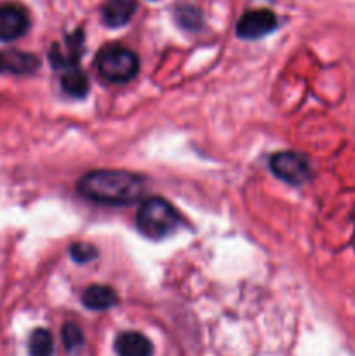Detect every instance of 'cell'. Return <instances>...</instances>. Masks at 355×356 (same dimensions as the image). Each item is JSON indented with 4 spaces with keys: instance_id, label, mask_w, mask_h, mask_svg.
<instances>
[{
    "instance_id": "8",
    "label": "cell",
    "mask_w": 355,
    "mask_h": 356,
    "mask_svg": "<svg viewBox=\"0 0 355 356\" xmlns=\"http://www.w3.org/2000/svg\"><path fill=\"white\" fill-rule=\"evenodd\" d=\"M40 61L30 52L21 51H0V73L13 75H26L38 68Z\"/></svg>"
},
{
    "instance_id": "10",
    "label": "cell",
    "mask_w": 355,
    "mask_h": 356,
    "mask_svg": "<svg viewBox=\"0 0 355 356\" xmlns=\"http://www.w3.org/2000/svg\"><path fill=\"white\" fill-rule=\"evenodd\" d=\"M115 351L118 356H152L153 346L143 334L129 330L115 339Z\"/></svg>"
},
{
    "instance_id": "16",
    "label": "cell",
    "mask_w": 355,
    "mask_h": 356,
    "mask_svg": "<svg viewBox=\"0 0 355 356\" xmlns=\"http://www.w3.org/2000/svg\"><path fill=\"white\" fill-rule=\"evenodd\" d=\"M70 256H72L77 263H89V261H93L94 257L97 256V250L96 247L90 245V243L80 242L73 243V245L70 247Z\"/></svg>"
},
{
    "instance_id": "9",
    "label": "cell",
    "mask_w": 355,
    "mask_h": 356,
    "mask_svg": "<svg viewBox=\"0 0 355 356\" xmlns=\"http://www.w3.org/2000/svg\"><path fill=\"white\" fill-rule=\"evenodd\" d=\"M136 9H138L136 0H106L103 9H101V16H103L106 26L118 28L131 21Z\"/></svg>"
},
{
    "instance_id": "6",
    "label": "cell",
    "mask_w": 355,
    "mask_h": 356,
    "mask_svg": "<svg viewBox=\"0 0 355 356\" xmlns=\"http://www.w3.org/2000/svg\"><path fill=\"white\" fill-rule=\"evenodd\" d=\"M28 28H30V16L24 7L17 3L0 6V40H16L26 33Z\"/></svg>"
},
{
    "instance_id": "7",
    "label": "cell",
    "mask_w": 355,
    "mask_h": 356,
    "mask_svg": "<svg viewBox=\"0 0 355 356\" xmlns=\"http://www.w3.org/2000/svg\"><path fill=\"white\" fill-rule=\"evenodd\" d=\"M82 47H84V31L77 30L73 35L66 37V51H61L58 44H54L49 52V59L51 65L56 70H70L77 68V63L82 58Z\"/></svg>"
},
{
    "instance_id": "5",
    "label": "cell",
    "mask_w": 355,
    "mask_h": 356,
    "mask_svg": "<svg viewBox=\"0 0 355 356\" xmlns=\"http://www.w3.org/2000/svg\"><path fill=\"white\" fill-rule=\"evenodd\" d=\"M277 28V16L268 9H254L244 14L237 23V35L247 40H256Z\"/></svg>"
},
{
    "instance_id": "12",
    "label": "cell",
    "mask_w": 355,
    "mask_h": 356,
    "mask_svg": "<svg viewBox=\"0 0 355 356\" xmlns=\"http://www.w3.org/2000/svg\"><path fill=\"white\" fill-rule=\"evenodd\" d=\"M61 87L68 96L84 97L89 90V79L82 70L70 68L61 76Z\"/></svg>"
},
{
    "instance_id": "3",
    "label": "cell",
    "mask_w": 355,
    "mask_h": 356,
    "mask_svg": "<svg viewBox=\"0 0 355 356\" xmlns=\"http://www.w3.org/2000/svg\"><path fill=\"white\" fill-rule=\"evenodd\" d=\"M96 68L104 80L113 83L129 82L139 70V59L131 49L118 44L104 45L96 56Z\"/></svg>"
},
{
    "instance_id": "15",
    "label": "cell",
    "mask_w": 355,
    "mask_h": 356,
    "mask_svg": "<svg viewBox=\"0 0 355 356\" xmlns=\"http://www.w3.org/2000/svg\"><path fill=\"white\" fill-rule=\"evenodd\" d=\"M176 19L187 30H197L200 26V14L194 7H180L176 10Z\"/></svg>"
},
{
    "instance_id": "13",
    "label": "cell",
    "mask_w": 355,
    "mask_h": 356,
    "mask_svg": "<svg viewBox=\"0 0 355 356\" xmlns=\"http://www.w3.org/2000/svg\"><path fill=\"white\" fill-rule=\"evenodd\" d=\"M28 353L30 356H52L54 341L47 329H35L28 339Z\"/></svg>"
},
{
    "instance_id": "4",
    "label": "cell",
    "mask_w": 355,
    "mask_h": 356,
    "mask_svg": "<svg viewBox=\"0 0 355 356\" xmlns=\"http://www.w3.org/2000/svg\"><path fill=\"white\" fill-rule=\"evenodd\" d=\"M271 172L289 184H301L310 177V165L303 155L296 152L275 153L270 159Z\"/></svg>"
},
{
    "instance_id": "2",
    "label": "cell",
    "mask_w": 355,
    "mask_h": 356,
    "mask_svg": "<svg viewBox=\"0 0 355 356\" xmlns=\"http://www.w3.org/2000/svg\"><path fill=\"white\" fill-rule=\"evenodd\" d=\"M136 225L145 236L160 240L176 232L180 226V214L164 198L150 197L139 205Z\"/></svg>"
},
{
    "instance_id": "14",
    "label": "cell",
    "mask_w": 355,
    "mask_h": 356,
    "mask_svg": "<svg viewBox=\"0 0 355 356\" xmlns=\"http://www.w3.org/2000/svg\"><path fill=\"white\" fill-rule=\"evenodd\" d=\"M61 337H63V344H65V348L68 351H77L84 344L82 330H80L79 327L72 322H68L63 325Z\"/></svg>"
},
{
    "instance_id": "1",
    "label": "cell",
    "mask_w": 355,
    "mask_h": 356,
    "mask_svg": "<svg viewBox=\"0 0 355 356\" xmlns=\"http://www.w3.org/2000/svg\"><path fill=\"white\" fill-rule=\"evenodd\" d=\"M77 190L96 204L127 205L141 197L145 181L125 170H93L80 177Z\"/></svg>"
},
{
    "instance_id": "11",
    "label": "cell",
    "mask_w": 355,
    "mask_h": 356,
    "mask_svg": "<svg viewBox=\"0 0 355 356\" xmlns=\"http://www.w3.org/2000/svg\"><path fill=\"white\" fill-rule=\"evenodd\" d=\"M82 302L86 308L94 312H104L113 308L118 302L117 292L106 285H89L82 294Z\"/></svg>"
}]
</instances>
